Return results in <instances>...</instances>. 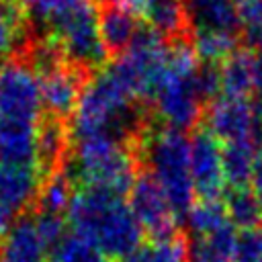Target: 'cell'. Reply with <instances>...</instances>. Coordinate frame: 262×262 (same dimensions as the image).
I'll return each instance as SVG.
<instances>
[{"mask_svg": "<svg viewBox=\"0 0 262 262\" xmlns=\"http://www.w3.org/2000/svg\"><path fill=\"white\" fill-rule=\"evenodd\" d=\"M66 213L70 227L92 239L106 258L123 260L141 246L143 231L121 194L94 186L78 188Z\"/></svg>", "mask_w": 262, "mask_h": 262, "instance_id": "1", "label": "cell"}, {"mask_svg": "<svg viewBox=\"0 0 262 262\" xmlns=\"http://www.w3.org/2000/svg\"><path fill=\"white\" fill-rule=\"evenodd\" d=\"M139 164L162 186L178 219H184L194 205V186L190 178V139L184 131L160 127L143 133L137 145Z\"/></svg>", "mask_w": 262, "mask_h": 262, "instance_id": "2", "label": "cell"}, {"mask_svg": "<svg viewBox=\"0 0 262 262\" xmlns=\"http://www.w3.org/2000/svg\"><path fill=\"white\" fill-rule=\"evenodd\" d=\"M196 53L186 39L170 43L168 70L151 100L154 113L166 127L184 131L192 129L203 117V98L196 90Z\"/></svg>", "mask_w": 262, "mask_h": 262, "instance_id": "3", "label": "cell"}, {"mask_svg": "<svg viewBox=\"0 0 262 262\" xmlns=\"http://www.w3.org/2000/svg\"><path fill=\"white\" fill-rule=\"evenodd\" d=\"M45 35L57 45L66 61L88 76L98 74L108 61L94 0H80L78 4L49 16L45 20Z\"/></svg>", "mask_w": 262, "mask_h": 262, "instance_id": "4", "label": "cell"}, {"mask_svg": "<svg viewBox=\"0 0 262 262\" xmlns=\"http://www.w3.org/2000/svg\"><path fill=\"white\" fill-rule=\"evenodd\" d=\"M39 78L23 55H12L0 66V117L39 123L43 117Z\"/></svg>", "mask_w": 262, "mask_h": 262, "instance_id": "5", "label": "cell"}, {"mask_svg": "<svg viewBox=\"0 0 262 262\" xmlns=\"http://www.w3.org/2000/svg\"><path fill=\"white\" fill-rule=\"evenodd\" d=\"M127 205L141 231L147 233L149 239H170L180 235L178 215L168 203L162 186L147 172H141L137 176L135 184L129 190Z\"/></svg>", "mask_w": 262, "mask_h": 262, "instance_id": "6", "label": "cell"}, {"mask_svg": "<svg viewBox=\"0 0 262 262\" xmlns=\"http://www.w3.org/2000/svg\"><path fill=\"white\" fill-rule=\"evenodd\" d=\"M190 178L199 199H221L225 190L223 147L207 131H196L190 139Z\"/></svg>", "mask_w": 262, "mask_h": 262, "instance_id": "7", "label": "cell"}, {"mask_svg": "<svg viewBox=\"0 0 262 262\" xmlns=\"http://www.w3.org/2000/svg\"><path fill=\"white\" fill-rule=\"evenodd\" d=\"M207 131L217 141H242L252 139L254 131V100L223 96L215 98L205 115Z\"/></svg>", "mask_w": 262, "mask_h": 262, "instance_id": "8", "label": "cell"}, {"mask_svg": "<svg viewBox=\"0 0 262 262\" xmlns=\"http://www.w3.org/2000/svg\"><path fill=\"white\" fill-rule=\"evenodd\" d=\"M43 174L35 166L0 162V203L12 215H27L37 209Z\"/></svg>", "mask_w": 262, "mask_h": 262, "instance_id": "9", "label": "cell"}, {"mask_svg": "<svg viewBox=\"0 0 262 262\" xmlns=\"http://www.w3.org/2000/svg\"><path fill=\"white\" fill-rule=\"evenodd\" d=\"M96 8H98V27H100L102 43L108 51V57L117 59L133 45L143 23L137 12L119 4L117 0L96 2Z\"/></svg>", "mask_w": 262, "mask_h": 262, "instance_id": "10", "label": "cell"}, {"mask_svg": "<svg viewBox=\"0 0 262 262\" xmlns=\"http://www.w3.org/2000/svg\"><path fill=\"white\" fill-rule=\"evenodd\" d=\"M190 31H221L239 37L242 20L235 0H186Z\"/></svg>", "mask_w": 262, "mask_h": 262, "instance_id": "11", "label": "cell"}, {"mask_svg": "<svg viewBox=\"0 0 262 262\" xmlns=\"http://www.w3.org/2000/svg\"><path fill=\"white\" fill-rule=\"evenodd\" d=\"M137 14L168 43L186 39V33L190 31L186 0H143Z\"/></svg>", "mask_w": 262, "mask_h": 262, "instance_id": "12", "label": "cell"}, {"mask_svg": "<svg viewBox=\"0 0 262 262\" xmlns=\"http://www.w3.org/2000/svg\"><path fill=\"white\" fill-rule=\"evenodd\" d=\"M0 262H47V248L37 233L33 215H23L12 223L0 244Z\"/></svg>", "mask_w": 262, "mask_h": 262, "instance_id": "13", "label": "cell"}, {"mask_svg": "<svg viewBox=\"0 0 262 262\" xmlns=\"http://www.w3.org/2000/svg\"><path fill=\"white\" fill-rule=\"evenodd\" d=\"M35 35L23 0H0V59L16 55Z\"/></svg>", "mask_w": 262, "mask_h": 262, "instance_id": "14", "label": "cell"}, {"mask_svg": "<svg viewBox=\"0 0 262 262\" xmlns=\"http://www.w3.org/2000/svg\"><path fill=\"white\" fill-rule=\"evenodd\" d=\"M237 231L229 223L205 235L188 239V262H235Z\"/></svg>", "mask_w": 262, "mask_h": 262, "instance_id": "15", "label": "cell"}, {"mask_svg": "<svg viewBox=\"0 0 262 262\" xmlns=\"http://www.w3.org/2000/svg\"><path fill=\"white\" fill-rule=\"evenodd\" d=\"M221 90L233 98H248L256 88L254 51L235 49L221 66Z\"/></svg>", "mask_w": 262, "mask_h": 262, "instance_id": "16", "label": "cell"}, {"mask_svg": "<svg viewBox=\"0 0 262 262\" xmlns=\"http://www.w3.org/2000/svg\"><path fill=\"white\" fill-rule=\"evenodd\" d=\"M260 147L252 139L231 141L223 147V172L229 188H242L252 182Z\"/></svg>", "mask_w": 262, "mask_h": 262, "instance_id": "17", "label": "cell"}, {"mask_svg": "<svg viewBox=\"0 0 262 262\" xmlns=\"http://www.w3.org/2000/svg\"><path fill=\"white\" fill-rule=\"evenodd\" d=\"M229 223L235 229H252V227H260L262 223V207L254 194V190L250 186H242V188H229L225 192L223 199Z\"/></svg>", "mask_w": 262, "mask_h": 262, "instance_id": "18", "label": "cell"}, {"mask_svg": "<svg viewBox=\"0 0 262 262\" xmlns=\"http://www.w3.org/2000/svg\"><path fill=\"white\" fill-rule=\"evenodd\" d=\"M121 262H188V239L184 233L170 239H149Z\"/></svg>", "mask_w": 262, "mask_h": 262, "instance_id": "19", "label": "cell"}, {"mask_svg": "<svg viewBox=\"0 0 262 262\" xmlns=\"http://www.w3.org/2000/svg\"><path fill=\"white\" fill-rule=\"evenodd\" d=\"M47 262H108V258L92 239L70 229L47 252Z\"/></svg>", "mask_w": 262, "mask_h": 262, "instance_id": "20", "label": "cell"}, {"mask_svg": "<svg viewBox=\"0 0 262 262\" xmlns=\"http://www.w3.org/2000/svg\"><path fill=\"white\" fill-rule=\"evenodd\" d=\"M184 223L192 237V235H205L229 225V217L221 199H199L186 213Z\"/></svg>", "mask_w": 262, "mask_h": 262, "instance_id": "21", "label": "cell"}, {"mask_svg": "<svg viewBox=\"0 0 262 262\" xmlns=\"http://www.w3.org/2000/svg\"><path fill=\"white\" fill-rule=\"evenodd\" d=\"M192 49L207 63H223L237 49V35L221 31H192Z\"/></svg>", "mask_w": 262, "mask_h": 262, "instance_id": "22", "label": "cell"}, {"mask_svg": "<svg viewBox=\"0 0 262 262\" xmlns=\"http://www.w3.org/2000/svg\"><path fill=\"white\" fill-rule=\"evenodd\" d=\"M74 192H76L74 184H72V180L66 176V172L61 168V170L49 174L43 180V186H41V192H39V201H37V209L61 215L63 211H68Z\"/></svg>", "mask_w": 262, "mask_h": 262, "instance_id": "23", "label": "cell"}, {"mask_svg": "<svg viewBox=\"0 0 262 262\" xmlns=\"http://www.w3.org/2000/svg\"><path fill=\"white\" fill-rule=\"evenodd\" d=\"M33 221H35V227H37V233L41 237V242L45 244L47 252L59 244V239L68 233L66 229V221L61 215L57 213H49V211H39L35 209L33 211Z\"/></svg>", "mask_w": 262, "mask_h": 262, "instance_id": "24", "label": "cell"}, {"mask_svg": "<svg viewBox=\"0 0 262 262\" xmlns=\"http://www.w3.org/2000/svg\"><path fill=\"white\" fill-rule=\"evenodd\" d=\"M235 262H262V225L237 231Z\"/></svg>", "mask_w": 262, "mask_h": 262, "instance_id": "25", "label": "cell"}, {"mask_svg": "<svg viewBox=\"0 0 262 262\" xmlns=\"http://www.w3.org/2000/svg\"><path fill=\"white\" fill-rule=\"evenodd\" d=\"M194 80H196V90H199L203 102L215 100L219 90H221V70H219V63H207V61L199 63Z\"/></svg>", "mask_w": 262, "mask_h": 262, "instance_id": "26", "label": "cell"}, {"mask_svg": "<svg viewBox=\"0 0 262 262\" xmlns=\"http://www.w3.org/2000/svg\"><path fill=\"white\" fill-rule=\"evenodd\" d=\"M80 0H23L25 8L29 10L31 16H37L41 20H47L49 16L78 4Z\"/></svg>", "mask_w": 262, "mask_h": 262, "instance_id": "27", "label": "cell"}, {"mask_svg": "<svg viewBox=\"0 0 262 262\" xmlns=\"http://www.w3.org/2000/svg\"><path fill=\"white\" fill-rule=\"evenodd\" d=\"M239 20L244 27H262V0H239Z\"/></svg>", "mask_w": 262, "mask_h": 262, "instance_id": "28", "label": "cell"}, {"mask_svg": "<svg viewBox=\"0 0 262 262\" xmlns=\"http://www.w3.org/2000/svg\"><path fill=\"white\" fill-rule=\"evenodd\" d=\"M250 184H252V190H254V194H256V199H258V203L262 207V151L258 156V162H256L254 176H252V182Z\"/></svg>", "mask_w": 262, "mask_h": 262, "instance_id": "29", "label": "cell"}, {"mask_svg": "<svg viewBox=\"0 0 262 262\" xmlns=\"http://www.w3.org/2000/svg\"><path fill=\"white\" fill-rule=\"evenodd\" d=\"M10 229H12V213L0 203V244L6 239Z\"/></svg>", "mask_w": 262, "mask_h": 262, "instance_id": "30", "label": "cell"}, {"mask_svg": "<svg viewBox=\"0 0 262 262\" xmlns=\"http://www.w3.org/2000/svg\"><path fill=\"white\" fill-rule=\"evenodd\" d=\"M96 2H102V0H96Z\"/></svg>", "mask_w": 262, "mask_h": 262, "instance_id": "31", "label": "cell"}]
</instances>
